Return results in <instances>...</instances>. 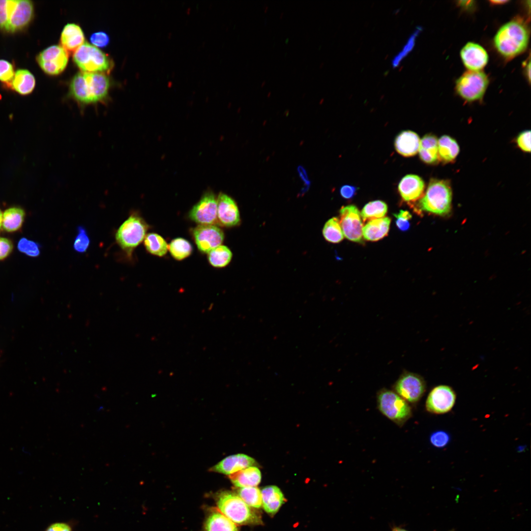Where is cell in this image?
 Returning a JSON list of instances; mask_svg holds the SVG:
<instances>
[{
  "mask_svg": "<svg viewBox=\"0 0 531 531\" xmlns=\"http://www.w3.org/2000/svg\"><path fill=\"white\" fill-rule=\"evenodd\" d=\"M387 206L381 200L373 201L366 204L363 207L361 216L364 221L384 217L387 212Z\"/></svg>",
  "mask_w": 531,
  "mask_h": 531,
  "instance_id": "obj_31",
  "label": "cell"
},
{
  "mask_svg": "<svg viewBox=\"0 0 531 531\" xmlns=\"http://www.w3.org/2000/svg\"><path fill=\"white\" fill-rule=\"evenodd\" d=\"M420 140L418 135L411 130L403 131L396 137L394 146L401 155L409 157L414 155L419 150Z\"/></svg>",
  "mask_w": 531,
  "mask_h": 531,
  "instance_id": "obj_21",
  "label": "cell"
},
{
  "mask_svg": "<svg viewBox=\"0 0 531 531\" xmlns=\"http://www.w3.org/2000/svg\"><path fill=\"white\" fill-rule=\"evenodd\" d=\"M2 215H3V214H2L1 210L0 209V227L1 226V225H2Z\"/></svg>",
  "mask_w": 531,
  "mask_h": 531,
  "instance_id": "obj_53",
  "label": "cell"
},
{
  "mask_svg": "<svg viewBox=\"0 0 531 531\" xmlns=\"http://www.w3.org/2000/svg\"><path fill=\"white\" fill-rule=\"evenodd\" d=\"M298 171L301 178L305 181L307 185H309L310 181L308 178L306 173L305 170L301 166L298 167Z\"/></svg>",
  "mask_w": 531,
  "mask_h": 531,
  "instance_id": "obj_48",
  "label": "cell"
},
{
  "mask_svg": "<svg viewBox=\"0 0 531 531\" xmlns=\"http://www.w3.org/2000/svg\"><path fill=\"white\" fill-rule=\"evenodd\" d=\"M438 149L439 158L446 162L453 161L459 152L456 141L447 135L442 136L438 140Z\"/></svg>",
  "mask_w": 531,
  "mask_h": 531,
  "instance_id": "obj_29",
  "label": "cell"
},
{
  "mask_svg": "<svg viewBox=\"0 0 531 531\" xmlns=\"http://www.w3.org/2000/svg\"><path fill=\"white\" fill-rule=\"evenodd\" d=\"M90 42L93 46L98 47H104L109 42V37L106 33L98 31L93 33L90 38Z\"/></svg>",
  "mask_w": 531,
  "mask_h": 531,
  "instance_id": "obj_43",
  "label": "cell"
},
{
  "mask_svg": "<svg viewBox=\"0 0 531 531\" xmlns=\"http://www.w3.org/2000/svg\"><path fill=\"white\" fill-rule=\"evenodd\" d=\"M238 496L250 507L259 508L262 505L261 490L256 487L239 488Z\"/></svg>",
  "mask_w": 531,
  "mask_h": 531,
  "instance_id": "obj_35",
  "label": "cell"
},
{
  "mask_svg": "<svg viewBox=\"0 0 531 531\" xmlns=\"http://www.w3.org/2000/svg\"><path fill=\"white\" fill-rule=\"evenodd\" d=\"M232 253L230 249L225 245H219L208 253V259L209 263L214 267H223L231 262Z\"/></svg>",
  "mask_w": 531,
  "mask_h": 531,
  "instance_id": "obj_32",
  "label": "cell"
},
{
  "mask_svg": "<svg viewBox=\"0 0 531 531\" xmlns=\"http://www.w3.org/2000/svg\"><path fill=\"white\" fill-rule=\"evenodd\" d=\"M25 216V212L21 208H9L3 213L1 226L8 232L16 231L22 226Z\"/></svg>",
  "mask_w": 531,
  "mask_h": 531,
  "instance_id": "obj_28",
  "label": "cell"
},
{
  "mask_svg": "<svg viewBox=\"0 0 531 531\" xmlns=\"http://www.w3.org/2000/svg\"><path fill=\"white\" fill-rule=\"evenodd\" d=\"M34 15V6L29 0H16L11 11L5 31L15 32L27 27Z\"/></svg>",
  "mask_w": 531,
  "mask_h": 531,
  "instance_id": "obj_15",
  "label": "cell"
},
{
  "mask_svg": "<svg viewBox=\"0 0 531 531\" xmlns=\"http://www.w3.org/2000/svg\"><path fill=\"white\" fill-rule=\"evenodd\" d=\"M13 248V243L10 239L0 237V260L6 258L11 253Z\"/></svg>",
  "mask_w": 531,
  "mask_h": 531,
  "instance_id": "obj_45",
  "label": "cell"
},
{
  "mask_svg": "<svg viewBox=\"0 0 531 531\" xmlns=\"http://www.w3.org/2000/svg\"><path fill=\"white\" fill-rule=\"evenodd\" d=\"M394 392L407 402L416 403L423 396L426 388L425 382L420 375L405 372L393 385Z\"/></svg>",
  "mask_w": 531,
  "mask_h": 531,
  "instance_id": "obj_9",
  "label": "cell"
},
{
  "mask_svg": "<svg viewBox=\"0 0 531 531\" xmlns=\"http://www.w3.org/2000/svg\"><path fill=\"white\" fill-rule=\"evenodd\" d=\"M396 218L395 224L401 232H406L410 228V220L412 216L407 210H400L398 213L394 214Z\"/></svg>",
  "mask_w": 531,
  "mask_h": 531,
  "instance_id": "obj_41",
  "label": "cell"
},
{
  "mask_svg": "<svg viewBox=\"0 0 531 531\" xmlns=\"http://www.w3.org/2000/svg\"><path fill=\"white\" fill-rule=\"evenodd\" d=\"M217 222L227 227L236 226L239 224V211L235 201L230 196L220 193L217 198Z\"/></svg>",
  "mask_w": 531,
  "mask_h": 531,
  "instance_id": "obj_16",
  "label": "cell"
},
{
  "mask_svg": "<svg viewBox=\"0 0 531 531\" xmlns=\"http://www.w3.org/2000/svg\"><path fill=\"white\" fill-rule=\"evenodd\" d=\"M69 54L59 45L51 46L40 52L36 59L42 70L46 74L56 75L66 68Z\"/></svg>",
  "mask_w": 531,
  "mask_h": 531,
  "instance_id": "obj_10",
  "label": "cell"
},
{
  "mask_svg": "<svg viewBox=\"0 0 531 531\" xmlns=\"http://www.w3.org/2000/svg\"><path fill=\"white\" fill-rule=\"evenodd\" d=\"M339 212V221L344 236L353 242L362 243L363 226L357 207L353 205L342 206Z\"/></svg>",
  "mask_w": 531,
  "mask_h": 531,
  "instance_id": "obj_11",
  "label": "cell"
},
{
  "mask_svg": "<svg viewBox=\"0 0 531 531\" xmlns=\"http://www.w3.org/2000/svg\"><path fill=\"white\" fill-rule=\"evenodd\" d=\"M377 397L379 411L397 425L402 427L412 417L408 402L394 391L384 388L378 392Z\"/></svg>",
  "mask_w": 531,
  "mask_h": 531,
  "instance_id": "obj_6",
  "label": "cell"
},
{
  "mask_svg": "<svg viewBox=\"0 0 531 531\" xmlns=\"http://www.w3.org/2000/svg\"><path fill=\"white\" fill-rule=\"evenodd\" d=\"M144 240L146 249L151 254L162 257L167 253V243L159 235L154 233L148 234Z\"/></svg>",
  "mask_w": 531,
  "mask_h": 531,
  "instance_id": "obj_30",
  "label": "cell"
},
{
  "mask_svg": "<svg viewBox=\"0 0 531 531\" xmlns=\"http://www.w3.org/2000/svg\"><path fill=\"white\" fill-rule=\"evenodd\" d=\"M262 505L265 511L273 515L279 510L285 500L283 494L276 486H267L262 489Z\"/></svg>",
  "mask_w": 531,
  "mask_h": 531,
  "instance_id": "obj_22",
  "label": "cell"
},
{
  "mask_svg": "<svg viewBox=\"0 0 531 531\" xmlns=\"http://www.w3.org/2000/svg\"><path fill=\"white\" fill-rule=\"evenodd\" d=\"M148 228L145 220L134 211L119 226L115 240L127 258L132 257L134 249L144 240Z\"/></svg>",
  "mask_w": 531,
  "mask_h": 531,
  "instance_id": "obj_4",
  "label": "cell"
},
{
  "mask_svg": "<svg viewBox=\"0 0 531 531\" xmlns=\"http://www.w3.org/2000/svg\"><path fill=\"white\" fill-rule=\"evenodd\" d=\"M232 482L238 488L256 487L261 481L260 470L252 466L229 475Z\"/></svg>",
  "mask_w": 531,
  "mask_h": 531,
  "instance_id": "obj_24",
  "label": "cell"
},
{
  "mask_svg": "<svg viewBox=\"0 0 531 531\" xmlns=\"http://www.w3.org/2000/svg\"><path fill=\"white\" fill-rule=\"evenodd\" d=\"M205 531H238L236 525L219 510H212L207 516Z\"/></svg>",
  "mask_w": 531,
  "mask_h": 531,
  "instance_id": "obj_26",
  "label": "cell"
},
{
  "mask_svg": "<svg viewBox=\"0 0 531 531\" xmlns=\"http://www.w3.org/2000/svg\"><path fill=\"white\" fill-rule=\"evenodd\" d=\"M192 234L198 249L205 253L221 245L224 238L222 229L215 225H199Z\"/></svg>",
  "mask_w": 531,
  "mask_h": 531,
  "instance_id": "obj_14",
  "label": "cell"
},
{
  "mask_svg": "<svg viewBox=\"0 0 531 531\" xmlns=\"http://www.w3.org/2000/svg\"><path fill=\"white\" fill-rule=\"evenodd\" d=\"M490 2L494 4H501L508 2L507 0H491Z\"/></svg>",
  "mask_w": 531,
  "mask_h": 531,
  "instance_id": "obj_51",
  "label": "cell"
},
{
  "mask_svg": "<svg viewBox=\"0 0 531 531\" xmlns=\"http://www.w3.org/2000/svg\"><path fill=\"white\" fill-rule=\"evenodd\" d=\"M73 60L84 72H108L113 67V62L106 54L88 42L84 43L74 53Z\"/></svg>",
  "mask_w": 531,
  "mask_h": 531,
  "instance_id": "obj_7",
  "label": "cell"
},
{
  "mask_svg": "<svg viewBox=\"0 0 531 531\" xmlns=\"http://www.w3.org/2000/svg\"><path fill=\"white\" fill-rule=\"evenodd\" d=\"M422 179L415 175H407L402 178L398 185V191L403 200L412 202L418 199L424 190Z\"/></svg>",
  "mask_w": 531,
  "mask_h": 531,
  "instance_id": "obj_19",
  "label": "cell"
},
{
  "mask_svg": "<svg viewBox=\"0 0 531 531\" xmlns=\"http://www.w3.org/2000/svg\"><path fill=\"white\" fill-rule=\"evenodd\" d=\"M16 0H0V29L5 31Z\"/></svg>",
  "mask_w": 531,
  "mask_h": 531,
  "instance_id": "obj_38",
  "label": "cell"
},
{
  "mask_svg": "<svg viewBox=\"0 0 531 531\" xmlns=\"http://www.w3.org/2000/svg\"><path fill=\"white\" fill-rule=\"evenodd\" d=\"M217 203L214 193L208 191L189 212V218L199 225H214L217 222Z\"/></svg>",
  "mask_w": 531,
  "mask_h": 531,
  "instance_id": "obj_13",
  "label": "cell"
},
{
  "mask_svg": "<svg viewBox=\"0 0 531 531\" xmlns=\"http://www.w3.org/2000/svg\"><path fill=\"white\" fill-rule=\"evenodd\" d=\"M418 152L421 160L425 163H437L439 159L437 138L431 134L425 135L420 140Z\"/></svg>",
  "mask_w": 531,
  "mask_h": 531,
  "instance_id": "obj_27",
  "label": "cell"
},
{
  "mask_svg": "<svg viewBox=\"0 0 531 531\" xmlns=\"http://www.w3.org/2000/svg\"><path fill=\"white\" fill-rule=\"evenodd\" d=\"M46 531H71L70 527L64 523H55L51 525Z\"/></svg>",
  "mask_w": 531,
  "mask_h": 531,
  "instance_id": "obj_47",
  "label": "cell"
},
{
  "mask_svg": "<svg viewBox=\"0 0 531 531\" xmlns=\"http://www.w3.org/2000/svg\"><path fill=\"white\" fill-rule=\"evenodd\" d=\"M529 39V32L526 25L521 20H514L501 27L494 37V42L502 55L510 59L526 50Z\"/></svg>",
  "mask_w": 531,
  "mask_h": 531,
  "instance_id": "obj_2",
  "label": "cell"
},
{
  "mask_svg": "<svg viewBox=\"0 0 531 531\" xmlns=\"http://www.w3.org/2000/svg\"><path fill=\"white\" fill-rule=\"evenodd\" d=\"M14 74L12 64L5 59H0V81L10 84Z\"/></svg>",
  "mask_w": 531,
  "mask_h": 531,
  "instance_id": "obj_40",
  "label": "cell"
},
{
  "mask_svg": "<svg viewBox=\"0 0 531 531\" xmlns=\"http://www.w3.org/2000/svg\"><path fill=\"white\" fill-rule=\"evenodd\" d=\"M391 531H407V530H405V529H404L403 528H400V527H393L392 528Z\"/></svg>",
  "mask_w": 531,
  "mask_h": 531,
  "instance_id": "obj_52",
  "label": "cell"
},
{
  "mask_svg": "<svg viewBox=\"0 0 531 531\" xmlns=\"http://www.w3.org/2000/svg\"><path fill=\"white\" fill-rule=\"evenodd\" d=\"M391 219L388 217L369 221L362 229V236L368 241H375L386 236Z\"/></svg>",
  "mask_w": 531,
  "mask_h": 531,
  "instance_id": "obj_23",
  "label": "cell"
},
{
  "mask_svg": "<svg viewBox=\"0 0 531 531\" xmlns=\"http://www.w3.org/2000/svg\"><path fill=\"white\" fill-rule=\"evenodd\" d=\"M474 1H459V4L463 7L469 8L473 5Z\"/></svg>",
  "mask_w": 531,
  "mask_h": 531,
  "instance_id": "obj_49",
  "label": "cell"
},
{
  "mask_svg": "<svg viewBox=\"0 0 531 531\" xmlns=\"http://www.w3.org/2000/svg\"><path fill=\"white\" fill-rule=\"evenodd\" d=\"M450 441L448 434L443 431L433 432L430 437L431 443L436 447L442 448L445 446Z\"/></svg>",
  "mask_w": 531,
  "mask_h": 531,
  "instance_id": "obj_42",
  "label": "cell"
},
{
  "mask_svg": "<svg viewBox=\"0 0 531 531\" xmlns=\"http://www.w3.org/2000/svg\"><path fill=\"white\" fill-rule=\"evenodd\" d=\"M526 72H527V77H528V79L529 83H530V80H531V62H530V61H529L528 65H527Z\"/></svg>",
  "mask_w": 531,
  "mask_h": 531,
  "instance_id": "obj_50",
  "label": "cell"
},
{
  "mask_svg": "<svg viewBox=\"0 0 531 531\" xmlns=\"http://www.w3.org/2000/svg\"><path fill=\"white\" fill-rule=\"evenodd\" d=\"M17 247L20 252L30 257H35L40 254L39 245L26 238H22L19 241Z\"/></svg>",
  "mask_w": 531,
  "mask_h": 531,
  "instance_id": "obj_39",
  "label": "cell"
},
{
  "mask_svg": "<svg viewBox=\"0 0 531 531\" xmlns=\"http://www.w3.org/2000/svg\"><path fill=\"white\" fill-rule=\"evenodd\" d=\"M10 85L12 89L21 95L29 94L35 88V77L28 70L20 69L15 72Z\"/></svg>",
  "mask_w": 531,
  "mask_h": 531,
  "instance_id": "obj_25",
  "label": "cell"
},
{
  "mask_svg": "<svg viewBox=\"0 0 531 531\" xmlns=\"http://www.w3.org/2000/svg\"><path fill=\"white\" fill-rule=\"evenodd\" d=\"M517 143L519 148L526 152L531 151V131H525L517 137Z\"/></svg>",
  "mask_w": 531,
  "mask_h": 531,
  "instance_id": "obj_44",
  "label": "cell"
},
{
  "mask_svg": "<svg viewBox=\"0 0 531 531\" xmlns=\"http://www.w3.org/2000/svg\"><path fill=\"white\" fill-rule=\"evenodd\" d=\"M172 257L177 260H182L190 255L192 246L186 239L178 237L173 239L169 246Z\"/></svg>",
  "mask_w": 531,
  "mask_h": 531,
  "instance_id": "obj_34",
  "label": "cell"
},
{
  "mask_svg": "<svg viewBox=\"0 0 531 531\" xmlns=\"http://www.w3.org/2000/svg\"><path fill=\"white\" fill-rule=\"evenodd\" d=\"M255 460L244 454L229 456L210 469V471L230 475L255 465Z\"/></svg>",
  "mask_w": 531,
  "mask_h": 531,
  "instance_id": "obj_18",
  "label": "cell"
},
{
  "mask_svg": "<svg viewBox=\"0 0 531 531\" xmlns=\"http://www.w3.org/2000/svg\"><path fill=\"white\" fill-rule=\"evenodd\" d=\"M456 399V393L451 387L439 385L434 387L429 392L426 401L425 408L432 413H445L452 409Z\"/></svg>",
  "mask_w": 531,
  "mask_h": 531,
  "instance_id": "obj_12",
  "label": "cell"
},
{
  "mask_svg": "<svg viewBox=\"0 0 531 531\" xmlns=\"http://www.w3.org/2000/svg\"><path fill=\"white\" fill-rule=\"evenodd\" d=\"M461 58L464 65L470 70L479 71L487 63L488 55L480 45L469 42L462 49Z\"/></svg>",
  "mask_w": 531,
  "mask_h": 531,
  "instance_id": "obj_17",
  "label": "cell"
},
{
  "mask_svg": "<svg viewBox=\"0 0 531 531\" xmlns=\"http://www.w3.org/2000/svg\"><path fill=\"white\" fill-rule=\"evenodd\" d=\"M488 83V77L484 72L469 70L456 81V89L461 97L473 101L482 98Z\"/></svg>",
  "mask_w": 531,
  "mask_h": 531,
  "instance_id": "obj_8",
  "label": "cell"
},
{
  "mask_svg": "<svg viewBox=\"0 0 531 531\" xmlns=\"http://www.w3.org/2000/svg\"><path fill=\"white\" fill-rule=\"evenodd\" d=\"M85 36L81 27L73 23L66 25L60 35L61 46L68 53H74L84 43Z\"/></svg>",
  "mask_w": 531,
  "mask_h": 531,
  "instance_id": "obj_20",
  "label": "cell"
},
{
  "mask_svg": "<svg viewBox=\"0 0 531 531\" xmlns=\"http://www.w3.org/2000/svg\"><path fill=\"white\" fill-rule=\"evenodd\" d=\"M323 236L327 241L337 243L344 239V235L340 226L339 219L333 217L324 224L323 230Z\"/></svg>",
  "mask_w": 531,
  "mask_h": 531,
  "instance_id": "obj_33",
  "label": "cell"
},
{
  "mask_svg": "<svg viewBox=\"0 0 531 531\" xmlns=\"http://www.w3.org/2000/svg\"><path fill=\"white\" fill-rule=\"evenodd\" d=\"M218 510L239 525H261L260 514L248 506L239 496L230 491H223L216 498Z\"/></svg>",
  "mask_w": 531,
  "mask_h": 531,
  "instance_id": "obj_3",
  "label": "cell"
},
{
  "mask_svg": "<svg viewBox=\"0 0 531 531\" xmlns=\"http://www.w3.org/2000/svg\"><path fill=\"white\" fill-rule=\"evenodd\" d=\"M421 31V28L417 27L414 32L410 35L407 42L404 46L401 51L399 52L392 60V65L393 68L398 67L402 60L413 50L415 45L416 37Z\"/></svg>",
  "mask_w": 531,
  "mask_h": 531,
  "instance_id": "obj_36",
  "label": "cell"
},
{
  "mask_svg": "<svg viewBox=\"0 0 531 531\" xmlns=\"http://www.w3.org/2000/svg\"><path fill=\"white\" fill-rule=\"evenodd\" d=\"M357 188L354 186L345 185L342 186L340 189L341 196L345 199H350L353 198L357 192Z\"/></svg>",
  "mask_w": 531,
  "mask_h": 531,
  "instance_id": "obj_46",
  "label": "cell"
},
{
  "mask_svg": "<svg viewBox=\"0 0 531 531\" xmlns=\"http://www.w3.org/2000/svg\"><path fill=\"white\" fill-rule=\"evenodd\" d=\"M90 243V240L87 230L83 226H79L73 244L74 250L79 253H84L88 250Z\"/></svg>",
  "mask_w": 531,
  "mask_h": 531,
  "instance_id": "obj_37",
  "label": "cell"
},
{
  "mask_svg": "<svg viewBox=\"0 0 531 531\" xmlns=\"http://www.w3.org/2000/svg\"><path fill=\"white\" fill-rule=\"evenodd\" d=\"M110 80L103 73L82 72L71 81L69 95L83 109L88 105L107 101Z\"/></svg>",
  "mask_w": 531,
  "mask_h": 531,
  "instance_id": "obj_1",
  "label": "cell"
},
{
  "mask_svg": "<svg viewBox=\"0 0 531 531\" xmlns=\"http://www.w3.org/2000/svg\"><path fill=\"white\" fill-rule=\"evenodd\" d=\"M452 191L448 182L433 179L428 186L424 196L418 203L419 208L439 215L448 214L451 209Z\"/></svg>",
  "mask_w": 531,
  "mask_h": 531,
  "instance_id": "obj_5",
  "label": "cell"
}]
</instances>
